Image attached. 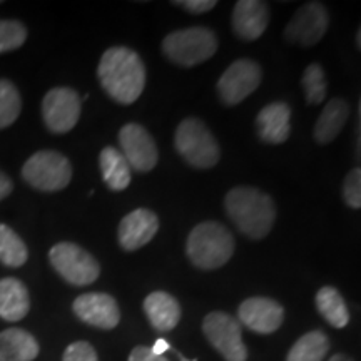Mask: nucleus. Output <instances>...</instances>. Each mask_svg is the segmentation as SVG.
Masks as SVG:
<instances>
[{
    "mask_svg": "<svg viewBox=\"0 0 361 361\" xmlns=\"http://www.w3.org/2000/svg\"><path fill=\"white\" fill-rule=\"evenodd\" d=\"M97 78L112 101L129 106L141 97L146 85V66L133 49L114 45L102 54Z\"/></svg>",
    "mask_w": 361,
    "mask_h": 361,
    "instance_id": "f257e3e1",
    "label": "nucleus"
},
{
    "mask_svg": "<svg viewBox=\"0 0 361 361\" xmlns=\"http://www.w3.org/2000/svg\"><path fill=\"white\" fill-rule=\"evenodd\" d=\"M224 209L236 228L250 239H263L276 221V206L269 194L256 188L238 186L226 194Z\"/></svg>",
    "mask_w": 361,
    "mask_h": 361,
    "instance_id": "f03ea898",
    "label": "nucleus"
},
{
    "mask_svg": "<svg viewBox=\"0 0 361 361\" xmlns=\"http://www.w3.org/2000/svg\"><path fill=\"white\" fill-rule=\"evenodd\" d=\"M186 255L200 269H218L234 255V238L224 224L216 221H202L189 233Z\"/></svg>",
    "mask_w": 361,
    "mask_h": 361,
    "instance_id": "7ed1b4c3",
    "label": "nucleus"
},
{
    "mask_svg": "<svg viewBox=\"0 0 361 361\" xmlns=\"http://www.w3.org/2000/svg\"><path fill=\"white\" fill-rule=\"evenodd\" d=\"M218 37L207 27L174 30L162 40V54L180 67H194L209 61L218 51Z\"/></svg>",
    "mask_w": 361,
    "mask_h": 361,
    "instance_id": "20e7f679",
    "label": "nucleus"
},
{
    "mask_svg": "<svg viewBox=\"0 0 361 361\" xmlns=\"http://www.w3.org/2000/svg\"><path fill=\"white\" fill-rule=\"evenodd\" d=\"M174 147L178 154L196 169L214 168L221 157L218 141L197 117H186L180 121L174 134Z\"/></svg>",
    "mask_w": 361,
    "mask_h": 361,
    "instance_id": "39448f33",
    "label": "nucleus"
},
{
    "mask_svg": "<svg viewBox=\"0 0 361 361\" xmlns=\"http://www.w3.org/2000/svg\"><path fill=\"white\" fill-rule=\"evenodd\" d=\"M22 178L27 184L44 192H56L69 186L71 161L56 151H39L25 161Z\"/></svg>",
    "mask_w": 361,
    "mask_h": 361,
    "instance_id": "423d86ee",
    "label": "nucleus"
},
{
    "mask_svg": "<svg viewBox=\"0 0 361 361\" xmlns=\"http://www.w3.org/2000/svg\"><path fill=\"white\" fill-rule=\"evenodd\" d=\"M52 268L72 286H87L101 274L97 259L74 243H57L49 251Z\"/></svg>",
    "mask_w": 361,
    "mask_h": 361,
    "instance_id": "0eeeda50",
    "label": "nucleus"
},
{
    "mask_svg": "<svg viewBox=\"0 0 361 361\" xmlns=\"http://www.w3.org/2000/svg\"><path fill=\"white\" fill-rule=\"evenodd\" d=\"M202 333L211 346L226 361H246L247 350L243 341L241 324L224 311H213L202 322Z\"/></svg>",
    "mask_w": 361,
    "mask_h": 361,
    "instance_id": "6e6552de",
    "label": "nucleus"
},
{
    "mask_svg": "<svg viewBox=\"0 0 361 361\" xmlns=\"http://www.w3.org/2000/svg\"><path fill=\"white\" fill-rule=\"evenodd\" d=\"M263 71L258 62L251 59L234 61L218 80V96L226 106H238L259 87Z\"/></svg>",
    "mask_w": 361,
    "mask_h": 361,
    "instance_id": "1a4fd4ad",
    "label": "nucleus"
},
{
    "mask_svg": "<svg viewBox=\"0 0 361 361\" xmlns=\"http://www.w3.org/2000/svg\"><path fill=\"white\" fill-rule=\"evenodd\" d=\"M82 111V99L71 87H54L44 96L42 117L54 134H66L75 128Z\"/></svg>",
    "mask_w": 361,
    "mask_h": 361,
    "instance_id": "9d476101",
    "label": "nucleus"
},
{
    "mask_svg": "<svg viewBox=\"0 0 361 361\" xmlns=\"http://www.w3.org/2000/svg\"><path fill=\"white\" fill-rule=\"evenodd\" d=\"M329 25L326 7L319 2H308L301 6L288 22L284 39L300 47H313L324 37Z\"/></svg>",
    "mask_w": 361,
    "mask_h": 361,
    "instance_id": "9b49d317",
    "label": "nucleus"
},
{
    "mask_svg": "<svg viewBox=\"0 0 361 361\" xmlns=\"http://www.w3.org/2000/svg\"><path fill=\"white\" fill-rule=\"evenodd\" d=\"M119 144L123 149V156L128 161L130 169L137 173H149L156 168L157 146L151 133L141 124H126L119 130Z\"/></svg>",
    "mask_w": 361,
    "mask_h": 361,
    "instance_id": "f8f14e48",
    "label": "nucleus"
},
{
    "mask_svg": "<svg viewBox=\"0 0 361 361\" xmlns=\"http://www.w3.org/2000/svg\"><path fill=\"white\" fill-rule=\"evenodd\" d=\"M238 322L259 335L278 331L284 322V308L271 298H247L239 305Z\"/></svg>",
    "mask_w": 361,
    "mask_h": 361,
    "instance_id": "ddd939ff",
    "label": "nucleus"
},
{
    "mask_svg": "<svg viewBox=\"0 0 361 361\" xmlns=\"http://www.w3.org/2000/svg\"><path fill=\"white\" fill-rule=\"evenodd\" d=\"M72 310L80 322L99 329H114L121 322L117 301L107 293H85L75 298Z\"/></svg>",
    "mask_w": 361,
    "mask_h": 361,
    "instance_id": "4468645a",
    "label": "nucleus"
},
{
    "mask_svg": "<svg viewBox=\"0 0 361 361\" xmlns=\"http://www.w3.org/2000/svg\"><path fill=\"white\" fill-rule=\"evenodd\" d=\"M159 231V218L154 211L139 207L124 216L117 229V239L124 251H137L152 241Z\"/></svg>",
    "mask_w": 361,
    "mask_h": 361,
    "instance_id": "2eb2a0df",
    "label": "nucleus"
},
{
    "mask_svg": "<svg viewBox=\"0 0 361 361\" xmlns=\"http://www.w3.org/2000/svg\"><path fill=\"white\" fill-rule=\"evenodd\" d=\"M271 19L269 7L259 0H239L233 8V30L241 40L252 42L268 29Z\"/></svg>",
    "mask_w": 361,
    "mask_h": 361,
    "instance_id": "dca6fc26",
    "label": "nucleus"
},
{
    "mask_svg": "<svg viewBox=\"0 0 361 361\" xmlns=\"http://www.w3.org/2000/svg\"><path fill=\"white\" fill-rule=\"evenodd\" d=\"M290 119L291 109L286 102H271L256 117V134L266 144L286 142L291 134Z\"/></svg>",
    "mask_w": 361,
    "mask_h": 361,
    "instance_id": "f3484780",
    "label": "nucleus"
},
{
    "mask_svg": "<svg viewBox=\"0 0 361 361\" xmlns=\"http://www.w3.org/2000/svg\"><path fill=\"white\" fill-rule=\"evenodd\" d=\"M144 311L149 323L157 331H173L180 319V306L173 295L154 291L144 300Z\"/></svg>",
    "mask_w": 361,
    "mask_h": 361,
    "instance_id": "a211bd4d",
    "label": "nucleus"
},
{
    "mask_svg": "<svg viewBox=\"0 0 361 361\" xmlns=\"http://www.w3.org/2000/svg\"><path fill=\"white\" fill-rule=\"evenodd\" d=\"M30 310V296L25 284L17 278L0 279V318L16 323Z\"/></svg>",
    "mask_w": 361,
    "mask_h": 361,
    "instance_id": "6ab92c4d",
    "label": "nucleus"
},
{
    "mask_svg": "<svg viewBox=\"0 0 361 361\" xmlns=\"http://www.w3.org/2000/svg\"><path fill=\"white\" fill-rule=\"evenodd\" d=\"M350 117V106L348 102L343 99H331L328 101L322 114H319L318 121L314 124L313 137L318 144H329L338 137L341 129L345 128L346 121Z\"/></svg>",
    "mask_w": 361,
    "mask_h": 361,
    "instance_id": "aec40b11",
    "label": "nucleus"
},
{
    "mask_svg": "<svg viewBox=\"0 0 361 361\" xmlns=\"http://www.w3.org/2000/svg\"><path fill=\"white\" fill-rule=\"evenodd\" d=\"M39 343L22 328H8L0 333V361H34Z\"/></svg>",
    "mask_w": 361,
    "mask_h": 361,
    "instance_id": "412c9836",
    "label": "nucleus"
},
{
    "mask_svg": "<svg viewBox=\"0 0 361 361\" xmlns=\"http://www.w3.org/2000/svg\"><path fill=\"white\" fill-rule=\"evenodd\" d=\"M99 168L102 179L111 191H124L130 184V166L119 149L107 146L99 154Z\"/></svg>",
    "mask_w": 361,
    "mask_h": 361,
    "instance_id": "4be33fe9",
    "label": "nucleus"
},
{
    "mask_svg": "<svg viewBox=\"0 0 361 361\" xmlns=\"http://www.w3.org/2000/svg\"><path fill=\"white\" fill-rule=\"evenodd\" d=\"M316 308L333 328H345L350 323V311L340 291L333 286H323L316 293Z\"/></svg>",
    "mask_w": 361,
    "mask_h": 361,
    "instance_id": "5701e85b",
    "label": "nucleus"
},
{
    "mask_svg": "<svg viewBox=\"0 0 361 361\" xmlns=\"http://www.w3.org/2000/svg\"><path fill=\"white\" fill-rule=\"evenodd\" d=\"M329 351V340L319 329L306 333L288 351L286 361H323Z\"/></svg>",
    "mask_w": 361,
    "mask_h": 361,
    "instance_id": "b1692460",
    "label": "nucleus"
},
{
    "mask_svg": "<svg viewBox=\"0 0 361 361\" xmlns=\"http://www.w3.org/2000/svg\"><path fill=\"white\" fill-rule=\"evenodd\" d=\"M29 259L25 243L6 224H0V263L8 268H20Z\"/></svg>",
    "mask_w": 361,
    "mask_h": 361,
    "instance_id": "393cba45",
    "label": "nucleus"
},
{
    "mask_svg": "<svg viewBox=\"0 0 361 361\" xmlns=\"http://www.w3.org/2000/svg\"><path fill=\"white\" fill-rule=\"evenodd\" d=\"M22 99L11 80L0 79V129L12 126L20 116Z\"/></svg>",
    "mask_w": 361,
    "mask_h": 361,
    "instance_id": "a878e982",
    "label": "nucleus"
},
{
    "mask_svg": "<svg viewBox=\"0 0 361 361\" xmlns=\"http://www.w3.org/2000/svg\"><path fill=\"white\" fill-rule=\"evenodd\" d=\"M301 85H303L306 101L311 106H318L326 99V78L324 71L319 64H310L303 72L301 78Z\"/></svg>",
    "mask_w": 361,
    "mask_h": 361,
    "instance_id": "bb28decb",
    "label": "nucleus"
},
{
    "mask_svg": "<svg viewBox=\"0 0 361 361\" xmlns=\"http://www.w3.org/2000/svg\"><path fill=\"white\" fill-rule=\"evenodd\" d=\"M27 40V29L19 20H0V54L16 51Z\"/></svg>",
    "mask_w": 361,
    "mask_h": 361,
    "instance_id": "cd10ccee",
    "label": "nucleus"
},
{
    "mask_svg": "<svg viewBox=\"0 0 361 361\" xmlns=\"http://www.w3.org/2000/svg\"><path fill=\"white\" fill-rule=\"evenodd\" d=\"M343 197L345 202L353 209L361 207V169L355 168L346 174L343 183Z\"/></svg>",
    "mask_w": 361,
    "mask_h": 361,
    "instance_id": "c85d7f7f",
    "label": "nucleus"
},
{
    "mask_svg": "<svg viewBox=\"0 0 361 361\" xmlns=\"http://www.w3.org/2000/svg\"><path fill=\"white\" fill-rule=\"evenodd\" d=\"M62 361H99L96 350L87 341L71 343L64 351Z\"/></svg>",
    "mask_w": 361,
    "mask_h": 361,
    "instance_id": "c756f323",
    "label": "nucleus"
},
{
    "mask_svg": "<svg viewBox=\"0 0 361 361\" xmlns=\"http://www.w3.org/2000/svg\"><path fill=\"white\" fill-rule=\"evenodd\" d=\"M189 13H206L218 6L216 0H179V2H173Z\"/></svg>",
    "mask_w": 361,
    "mask_h": 361,
    "instance_id": "7c9ffc66",
    "label": "nucleus"
},
{
    "mask_svg": "<svg viewBox=\"0 0 361 361\" xmlns=\"http://www.w3.org/2000/svg\"><path fill=\"white\" fill-rule=\"evenodd\" d=\"M128 361H169V360L164 358V356L154 355L151 351V348H147V346H135V348L130 351Z\"/></svg>",
    "mask_w": 361,
    "mask_h": 361,
    "instance_id": "2f4dec72",
    "label": "nucleus"
},
{
    "mask_svg": "<svg viewBox=\"0 0 361 361\" xmlns=\"http://www.w3.org/2000/svg\"><path fill=\"white\" fill-rule=\"evenodd\" d=\"M12 189H13V184H12L11 178L0 171V201L6 200L8 194L12 192Z\"/></svg>",
    "mask_w": 361,
    "mask_h": 361,
    "instance_id": "473e14b6",
    "label": "nucleus"
},
{
    "mask_svg": "<svg viewBox=\"0 0 361 361\" xmlns=\"http://www.w3.org/2000/svg\"><path fill=\"white\" fill-rule=\"evenodd\" d=\"M169 350H171V345L166 340H162V338H159V340L154 343V346L151 348L152 353L159 355V356H162L166 353V351H169Z\"/></svg>",
    "mask_w": 361,
    "mask_h": 361,
    "instance_id": "72a5a7b5",
    "label": "nucleus"
},
{
    "mask_svg": "<svg viewBox=\"0 0 361 361\" xmlns=\"http://www.w3.org/2000/svg\"><path fill=\"white\" fill-rule=\"evenodd\" d=\"M328 361H353L350 358V356H346V355H341V353H338V355H333L331 358H329Z\"/></svg>",
    "mask_w": 361,
    "mask_h": 361,
    "instance_id": "f704fd0d",
    "label": "nucleus"
},
{
    "mask_svg": "<svg viewBox=\"0 0 361 361\" xmlns=\"http://www.w3.org/2000/svg\"><path fill=\"white\" fill-rule=\"evenodd\" d=\"M176 355H178V358H179L180 361H197V360H188L186 356H184V355H180L179 351H176Z\"/></svg>",
    "mask_w": 361,
    "mask_h": 361,
    "instance_id": "c9c22d12",
    "label": "nucleus"
},
{
    "mask_svg": "<svg viewBox=\"0 0 361 361\" xmlns=\"http://www.w3.org/2000/svg\"><path fill=\"white\" fill-rule=\"evenodd\" d=\"M0 4H2V2H0Z\"/></svg>",
    "mask_w": 361,
    "mask_h": 361,
    "instance_id": "e433bc0d",
    "label": "nucleus"
}]
</instances>
